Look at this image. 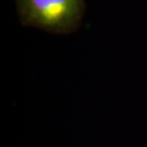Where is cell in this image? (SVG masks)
<instances>
[{"label": "cell", "mask_w": 147, "mask_h": 147, "mask_svg": "<svg viewBox=\"0 0 147 147\" xmlns=\"http://www.w3.org/2000/svg\"><path fill=\"white\" fill-rule=\"evenodd\" d=\"M22 25L49 33L66 34L79 27L85 0H16Z\"/></svg>", "instance_id": "6da1fadb"}]
</instances>
